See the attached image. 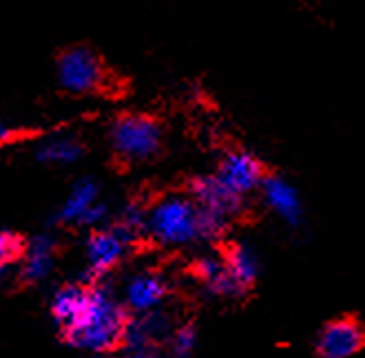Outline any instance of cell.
Segmentation results:
<instances>
[{
    "label": "cell",
    "instance_id": "6da1fadb",
    "mask_svg": "<svg viewBox=\"0 0 365 358\" xmlns=\"http://www.w3.org/2000/svg\"><path fill=\"white\" fill-rule=\"evenodd\" d=\"M126 321L128 312L115 294L102 283H91L87 305L73 325L62 330V339L73 349L104 356L122 347Z\"/></svg>",
    "mask_w": 365,
    "mask_h": 358
},
{
    "label": "cell",
    "instance_id": "7a4b0ae2",
    "mask_svg": "<svg viewBox=\"0 0 365 358\" xmlns=\"http://www.w3.org/2000/svg\"><path fill=\"white\" fill-rule=\"evenodd\" d=\"M144 237L164 248H182L204 241L200 206L186 195H164L146 208Z\"/></svg>",
    "mask_w": 365,
    "mask_h": 358
},
{
    "label": "cell",
    "instance_id": "3957f363",
    "mask_svg": "<svg viewBox=\"0 0 365 358\" xmlns=\"http://www.w3.org/2000/svg\"><path fill=\"white\" fill-rule=\"evenodd\" d=\"M109 142L118 159L126 164H142L160 155L164 131L162 124L151 115L124 113L111 124Z\"/></svg>",
    "mask_w": 365,
    "mask_h": 358
},
{
    "label": "cell",
    "instance_id": "277c9868",
    "mask_svg": "<svg viewBox=\"0 0 365 358\" xmlns=\"http://www.w3.org/2000/svg\"><path fill=\"white\" fill-rule=\"evenodd\" d=\"M133 243V237L126 235L118 223H106L91 230L87 243H84V259H87L84 283H100L124 261L128 248Z\"/></svg>",
    "mask_w": 365,
    "mask_h": 358
},
{
    "label": "cell",
    "instance_id": "5b68a950",
    "mask_svg": "<svg viewBox=\"0 0 365 358\" xmlns=\"http://www.w3.org/2000/svg\"><path fill=\"white\" fill-rule=\"evenodd\" d=\"M365 349V325L352 314H341L319 327L312 341L317 358H352Z\"/></svg>",
    "mask_w": 365,
    "mask_h": 358
},
{
    "label": "cell",
    "instance_id": "8992f818",
    "mask_svg": "<svg viewBox=\"0 0 365 358\" xmlns=\"http://www.w3.org/2000/svg\"><path fill=\"white\" fill-rule=\"evenodd\" d=\"M58 84L69 93L87 95L104 87L106 73L100 58L87 47L67 49L58 58Z\"/></svg>",
    "mask_w": 365,
    "mask_h": 358
},
{
    "label": "cell",
    "instance_id": "52a82bcc",
    "mask_svg": "<svg viewBox=\"0 0 365 358\" xmlns=\"http://www.w3.org/2000/svg\"><path fill=\"white\" fill-rule=\"evenodd\" d=\"M212 175L217 177L230 193L246 199L248 195L259 191V186L268 173H266V166L257 155H252L250 151L232 149L222 157L217 171Z\"/></svg>",
    "mask_w": 365,
    "mask_h": 358
},
{
    "label": "cell",
    "instance_id": "ba28073f",
    "mask_svg": "<svg viewBox=\"0 0 365 358\" xmlns=\"http://www.w3.org/2000/svg\"><path fill=\"white\" fill-rule=\"evenodd\" d=\"M264 206L270 210L272 215H277L286 226L290 228H299L304 223L306 217V208H304V199L299 188L288 181L282 175H266L259 191Z\"/></svg>",
    "mask_w": 365,
    "mask_h": 358
},
{
    "label": "cell",
    "instance_id": "9c48e42d",
    "mask_svg": "<svg viewBox=\"0 0 365 358\" xmlns=\"http://www.w3.org/2000/svg\"><path fill=\"white\" fill-rule=\"evenodd\" d=\"M168 297V281L155 270H140L131 275L122 290V305L128 314L160 310Z\"/></svg>",
    "mask_w": 365,
    "mask_h": 358
},
{
    "label": "cell",
    "instance_id": "30bf717a",
    "mask_svg": "<svg viewBox=\"0 0 365 358\" xmlns=\"http://www.w3.org/2000/svg\"><path fill=\"white\" fill-rule=\"evenodd\" d=\"M188 197L202 210H208L228 221L237 219L246 208V199L230 193L215 175H200L192 179L188 186Z\"/></svg>",
    "mask_w": 365,
    "mask_h": 358
},
{
    "label": "cell",
    "instance_id": "8fae6325",
    "mask_svg": "<svg viewBox=\"0 0 365 358\" xmlns=\"http://www.w3.org/2000/svg\"><path fill=\"white\" fill-rule=\"evenodd\" d=\"M58 243L51 235H38L25 243L23 259H20V281L25 285L45 283L56 268Z\"/></svg>",
    "mask_w": 365,
    "mask_h": 358
},
{
    "label": "cell",
    "instance_id": "7c38bea8",
    "mask_svg": "<svg viewBox=\"0 0 365 358\" xmlns=\"http://www.w3.org/2000/svg\"><path fill=\"white\" fill-rule=\"evenodd\" d=\"M170 319L162 310L144 312V314H128V321L124 327L122 347H158L164 339H168Z\"/></svg>",
    "mask_w": 365,
    "mask_h": 358
},
{
    "label": "cell",
    "instance_id": "4fadbf2b",
    "mask_svg": "<svg viewBox=\"0 0 365 358\" xmlns=\"http://www.w3.org/2000/svg\"><path fill=\"white\" fill-rule=\"evenodd\" d=\"M192 275L197 281L220 299H242L246 297V290L230 277V272L224 263V257H200L192 263Z\"/></svg>",
    "mask_w": 365,
    "mask_h": 358
},
{
    "label": "cell",
    "instance_id": "5bb4252c",
    "mask_svg": "<svg viewBox=\"0 0 365 358\" xmlns=\"http://www.w3.org/2000/svg\"><path fill=\"white\" fill-rule=\"evenodd\" d=\"M224 263L230 272V277L237 281L246 292L252 290L262 275V259L250 243L244 241H232L224 248Z\"/></svg>",
    "mask_w": 365,
    "mask_h": 358
},
{
    "label": "cell",
    "instance_id": "9a60e30c",
    "mask_svg": "<svg viewBox=\"0 0 365 358\" xmlns=\"http://www.w3.org/2000/svg\"><path fill=\"white\" fill-rule=\"evenodd\" d=\"M89 288H91V283L73 281V283L60 285L53 292L49 310H51L53 321L60 325V332L73 325L76 319L82 314L84 305H87V299H89Z\"/></svg>",
    "mask_w": 365,
    "mask_h": 358
},
{
    "label": "cell",
    "instance_id": "2e32d148",
    "mask_svg": "<svg viewBox=\"0 0 365 358\" xmlns=\"http://www.w3.org/2000/svg\"><path fill=\"white\" fill-rule=\"evenodd\" d=\"M98 201H100L98 181L91 177H84L73 184L69 195L60 204L58 213H56V221L64 223V226H78V221L84 217V213H87L91 206H96Z\"/></svg>",
    "mask_w": 365,
    "mask_h": 358
},
{
    "label": "cell",
    "instance_id": "e0dca14e",
    "mask_svg": "<svg viewBox=\"0 0 365 358\" xmlns=\"http://www.w3.org/2000/svg\"><path fill=\"white\" fill-rule=\"evenodd\" d=\"M84 155V144L76 135H51L38 144L36 159L47 166L76 164Z\"/></svg>",
    "mask_w": 365,
    "mask_h": 358
},
{
    "label": "cell",
    "instance_id": "ac0fdd59",
    "mask_svg": "<svg viewBox=\"0 0 365 358\" xmlns=\"http://www.w3.org/2000/svg\"><path fill=\"white\" fill-rule=\"evenodd\" d=\"M200 332L195 323H182L168 334V356L170 358H192L197 349Z\"/></svg>",
    "mask_w": 365,
    "mask_h": 358
},
{
    "label": "cell",
    "instance_id": "d6986e66",
    "mask_svg": "<svg viewBox=\"0 0 365 358\" xmlns=\"http://www.w3.org/2000/svg\"><path fill=\"white\" fill-rule=\"evenodd\" d=\"M25 239L11 233V230H0V279L7 275V270L23 259Z\"/></svg>",
    "mask_w": 365,
    "mask_h": 358
},
{
    "label": "cell",
    "instance_id": "ffe728a7",
    "mask_svg": "<svg viewBox=\"0 0 365 358\" xmlns=\"http://www.w3.org/2000/svg\"><path fill=\"white\" fill-rule=\"evenodd\" d=\"M109 221V208H106L102 201H98L96 206H91L84 217L78 221V228H89V230H96V228H102Z\"/></svg>",
    "mask_w": 365,
    "mask_h": 358
},
{
    "label": "cell",
    "instance_id": "44dd1931",
    "mask_svg": "<svg viewBox=\"0 0 365 358\" xmlns=\"http://www.w3.org/2000/svg\"><path fill=\"white\" fill-rule=\"evenodd\" d=\"M115 358H158V347H124V352Z\"/></svg>",
    "mask_w": 365,
    "mask_h": 358
},
{
    "label": "cell",
    "instance_id": "7402d4cb",
    "mask_svg": "<svg viewBox=\"0 0 365 358\" xmlns=\"http://www.w3.org/2000/svg\"><path fill=\"white\" fill-rule=\"evenodd\" d=\"M14 135H16V129H14V126L7 124L5 120H0V144H5V142L14 139Z\"/></svg>",
    "mask_w": 365,
    "mask_h": 358
}]
</instances>
